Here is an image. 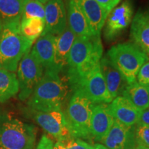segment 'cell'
Wrapping results in <instances>:
<instances>
[{
    "label": "cell",
    "mask_w": 149,
    "mask_h": 149,
    "mask_svg": "<svg viewBox=\"0 0 149 149\" xmlns=\"http://www.w3.org/2000/svg\"><path fill=\"white\" fill-rule=\"evenodd\" d=\"M103 46L100 36L76 37L67 61L68 85L70 87L100 65Z\"/></svg>",
    "instance_id": "obj_1"
},
{
    "label": "cell",
    "mask_w": 149,
    "mask_h": 149,
    "mask_svg": "<svg viewBox=\"0 0 149 149\" xmlns=\"http://www.w3.org/2000/svg\"><path fill=\"white\" fill-rule=\"evenodd\" d=\"M68 85L54 71H45L28 99L29 109L37 111L61 110L68 95Z\"/></svg>",
    "instance_id": "obj_2"
},
{
    "label": "cell",
    "mask_w": 149,
    "mask_h": 149,
    "mask_svg": "<svg viewBox=\"0 0 149 149\" xmlns=\"http://www.w3.org/2000/svg\"><path fill=\"white\" fill-rule=\"evenodd\" d=\"M33 44L22 33L20 22L1 23L0 68L15 72L19 61L31 49Z\"/></svg>",
    "instance_id": "obj_3"
},
{
    "label": "cell",
    "mask_w": 149,
    "mask_h": 149,
    "mask_svg": "<svg viewBox=\"0 0 149 149\" xmlns=\"http://www.w3.org/2000/svg\"><path fill=\"white\" fill-rule=\"evenodd\" d=\"M36 137L34 125L0 113V149H34Z\"/></svg>",
    "instance_id": "obj_4"
},
{
    "label": "cell",
    "mask_w": 149,
    "mask_h": 149,
    "mask_svg": "<svg viewBox=\"0 0 149 149\" xmlns=\"http://www.w3.org/2000/svg\"><path fill=\"white\" fill-rule=\"evenodd\" d=\"M106 55L128 84L136 81L139 69L149 59V56L143 50L131 42L121 43L112 46Z\"/></svg>",
    "instance_id": "obj_5"
},
{
    "label": "cell",
    "mask_w": 149,
    "mask_h": 149,
    "mask_svg": "<svg viewBox=\"0 0 149 149\" xmlns=\"http://www.w3.org/2000/svg\"><path fill=\"white\" fill-rule=\"evenodd\" d=\"M93 104L79 91H73L68 102L65 117L72 138H79L92 143L91 120Z\"/></svg>",
    "instance_id": "obj_6"
},
{
    "label": "cell",
    "mask_w": 149,
    "mask_h": 149,
    "mask_svg": "<svg viewBox=\"0 0 149 149\" xmlns=\"http://www.w3.org/2000/svg\"><path fill=\"white\" fill-rule=\"evenodd\" d=\"M43 75L44 68L30 50L22 57L17 67L19 98L21 101L29 98Z\"/></svg>",
    "instance_id": "obj_7"
},
{
    "label": "cell",
    "mask_w": 149,
    "mask_h": 149,
    "mask_svg": "<svg viewBox=\"0 0 149 149\" xmlns=\"http://www.w3.org/2000/svg\"><path fill=\"white\" fill-rule=\"evenodd\" d=\"M29 114L37 125L57 141L72 138L64 113L61 110L44 112L29 109Z\"/></svg>",
    "instance_id": "obj_8"
},
{
    "label": "cell",
    "mask_w": 149,
    "mask_h": 149,
    "mask_svg": "<svg viewBox=\"0 0 149 149\" xmlns=\"http://www.w3.org/2000/svg\"><path fill=\"white\" fill-rule=\"evenodd\" d=\"M70 88L72 92H81L93 104H109L113 101L108 91L100 65Z\"/></svg>",
    "instance_id": "obj_9"
},
{
    "label": "cell",
    "mask_w": 149,
    "mask_h": 149,
    "mask_svg": "<svg viewBox=\"0 0 149 149\" xmlns=\"http://www.w3.org/2000/svg\"><path fill=\"white\" fill-rule=\"evenodd\" d=\"M133 8L130 0H124L111 11L106 20L104 35L106 40L117 39L126 31L132 22Z\"/></svg>",
    "instance_id": "obj_10"
},
{
    "label": "cell",
    "mask_w": 149,
    "mask_h": 149,
    "mask_svg": "<svg viewBox=\"0 0 149 149\" xmlns=\"http://www.w3.org/2000/svg\"><path fill=\"white\" fill-rule=\"evenodd\" d=\"M45 27L42 35H58L67 27L66 8L63 0H50L44 4Z\"/></svg>",
    "instance_id": "obj_11"
},
{
    "label": "cell",
    "mask_w": 149,
    "mask_h": 149,
    "mask_svg": "<svg viewBox=\"0 0 149 149\" xmlns=\"http://www.w3.org/2000/svg\"><path fill=\"white\" fill-rule=\"evenodd\" d=\"M102 144L109 149H134L137 145L135 126H126L115 120Z\"/></svg>",
    "instance_id": "obj_12"
},
{
    "label": "cell",
    "mask_w": 149,
    "mask_h": 149,
    "mask_svg": "<svg viewBox=\"0 0 149 149\" xmlns=\"http://www.w3.org/2000/svg\"><path fill=\"white\" fill-rule=\"evenodd\" d=\"M108 104H94L91 120V135L93 141L102 143L114 122Z\"/></svg>",
    "instance_id": "obj_13"
},
{
    "label": "cell",
    "mask_w": 149,
    "mask_h": 149,
    "mask_svg": "<svg viewBox=\"0 0 149 149\" xmlns=\"http://www.w3.org/2000/svg\"><path fill=\"white\" fill-rule=\"evenodd\" d=\"M109 109L115 120L128 126H133L139 122L141 112L129 100L122 95L113 99Z\"/></svg>",
    "instance_id": "obj_14"
},
{
    "label": "cell",
    "mask_w": 149,
    "mask_h": 149,
    "mask_svg": "<svg viewBox=\"0 0 149 149\" xmlns=\"http://www.w3.org/2000/svg\"><path fill=\"white\" fill-rule=\"evenodd\" d=\"M55 37L51 33L42 35L31 49L45 71H54Z\"/></svg>",
    "instance_id": "obj_15"
},
{
    "label": "cell",
    "mask_w": 149,
    "mask_h": 149,
    "mask_svg": "<svg viewBox=\"0 0 149 149\" xmlns=\"http://www.w3.org/2000/svg\"><path fill=\"white\" fill-rule=\"evenodd\" d=\"M100 66L112 100L122 95L123 91L128 85V83L107 55L101 59Z\"/></svg>",
    "instance_id": "obj_16"
},
{
    "label": "cell",
    "mask_w": 149,
    "mask_h": 149,
    "mask_svg": "<svg viewBox=\"0 0 149 149\" xmlns=\"http://www.w3.org/2000/svg\"><path fill=\"white\" fill-rule=\"evenodd\" d=\"M78 5L86 18L95 36H100L109 13L99 4L96 0H77Z\"/></svg>",
    "instance_id": "obj_17"
},
{
    "label": "cell",
    "mask_w": 149,
    "mask_h": 149,
    "mask_svg": "<svg viewBox=\"0 0 149 149\" xmlns=\"http://www.w3.org/2000/svg\"><path fill=\"white\" fill-rule=\"evenodd\" d=\"M68 27L78 37L93 36L86 18L78 5L77 0H68L67 2Z\"/></svg>",
    "instance_id": "obj_18"
},
{
    "label": "cell",
    "mask_w": 149,
    "mask_h": 149,
    "mask_svg": "<svg viewBox=\"0 0 149 149\" xmlns=\"http://www.w3.org/2000/svg\"><path fill=\"white\" fill-rule=\"evenodd\" d=\"M130 38L134 44L149 55V12L138 11L132 19Z\"/></svg>",
    "instance_id": "obj_19"
},
{
    "label": "cell",
    "mask_w": 149,
    "mask_h": 149,
    "mask_svg": "<svg viewBox=\"0 0 149 149\" xmlns=\"http://www.w3.org/2000/svg\"><path fill=\"white\" fill-rule=\"evenodd\" d=\"M76 36L67 26L61 34L55 37L54 71L59 73L66 67L68 57Z\"/></svg>",
    "instance_id": "obj_20"
},
{
    "label": "cell",
    "mask_w": 149,
    "mask_h": 149,
    "mask_svg": "<svg viewBox=\"0 0 149 149\" xmlns=\"http://www.w3.org/2000/svg\"><path fill=\"white\" fill-rule=\"evenodd\" d=\"M122 96L129 100L140 111L149 107L148 87L139 84L137 81L126 86Z\"/></svg>",
    "instance_id": "obj_21"
},
{
    "label": "cell",
    "mask_w": 149,
    "mask_h": 149,
    "mask_svg": "<svg viewBox=\"0 0 149 149\" xmlns=\"http://www.w3.org/2000/svg\"><path fill=\"white\" fill-rule=\"evenodd\" d=\"M19 91L17 76L14 72L0 68V102L3 103Z\"/></svg>",
    "instance_id": "obj_22"
},
{
    "label": "cell",
    "mask_w": 149,
    "mask_h": 149,
    "mask_svg": "<svg viewBox=\"0 0 149 149\" xmlns=\"http://www.w3.org/2000/svg\"><path fill=\"white\" fill-rule=\"evenodd\" d=\"M26 0H0V22L21 21Z\"/></svg>",
    "instance_id": "obj_23"
},
{
    "label": "cell",
    "mask_w": 149,
    "mask_h": 149,
    "mask_svg": "<svg viewBox=\"0 0 149 149\" xmlns=\"http://www.w3.org/2000/svg\"><path fill=\"white\" fill-rule=\"evenodd\" d=\"M45 22L40 18L21 19L20 28L22 33L26 38L34 42L44 32Z\"/></svg>",
    "instance_id": "obj_24"
},
{
    "label": "cell",
    "mask_w": 149,
    "mask_h": 149,
    "mask_svg": "<svg viewBox=\"0 0 149 149\" xmlns=\"http://www.w3.org/2000/svg\"><path fill=\"white\" fill-rule=\"evenodd\" d=\"M22 18H40L44 20V5L37 0H26L24 7Z\"/></svg>",
    "instance_id": "obj_25"
},
{
    "label": "cell",
    "mask_w": 149,
    "mask_h": 149,
    "mask_svg": "<svg viewBox=\"0 0 149 149\" xmlns=\"http://www.w3.org/2000/svg\"><path fill=\"white\" fill-rule=\"evenodd\" d=\"M55 149H93V145L81 139L71 138L66 141H56Z\"/></svg>",
    "instance_id": "obj_26"
},
{
    "label": "cell",
    "mask_w": 149,
    "mask_h": 149,
    "mask_svg": "<svg viewBox=\"0 0 149 149\" xmlns=\"http://www.w3.org/2000/svg\"><path fill=\"white\" fill-rule=\"evenodd\" d=\"M135 135L137 144L149 148V126L137 123L135 125Z\"/></svg>",
    "instance_id": "obj_27"
},
{
    "label": "cell",
    "mask_w": 149,
    "mask_h": 149,
    "mask_svg": "<svg viewBox=\"0 0 149 149\" xmlns=\"http://www.w3.org/2000/svg\"><path fill=\"white\" fill-rule=\"evenodd\" d=\"M136 81L139 84L149 87V59L142 65V66L139 69L137 78H136Z\"/></svg>",
    "instance_id": "obj_28"
},
{
    "label": "cell",
    "mask_w": 149,
    "mask_h": 149,
    "mask_svg": "<svg viewBox=\"0 0 149 149\" xmlns=\"http://www.w3.org/2000/svg\"><path fill=\"white\" fill-rule=\"evenodd\" d=\"M54 143L51 138L46 134L42 135L35 149H53Z\"/></svg>",
    "instance_id": "obj_29"
},
{
    "label": "cell",
    "mask_w": 149,
    "mask_h": 149,
    "mask_svg": "<svg viewBox=\"0 0 149 149\" xmlns=\"http://www.w3.org/2000/svg\"><path fill=\"white\" fill-rule=\"evenodd\" d=\"M96 1L104 10L110 13L111 11L119 4L121 0H96Z\"/></svg>",
    "instance_id": "obj_30"
},
{
    "label": "cell",
    "mask_w": 149,
    "mask_h": 149,
    "mask_svg": "<svg viewBox=\"0 0 149 149\" xmlns=\"http://www.w3.org/2000/svg\"><path fill=\"white\" fill-rule=\"evenodd\" d=\"M138 123L149 126V107L141 112Z\"/></svg>",
    "instance_id": "obj_31"
},
{
    "label": "cell",
    "mask_w": 149,
    "mask_h": 149,
    "mask_svg": "<svg viewBox=\"0 0 149 149\" xmlns=\"http://www.w3.org/2000/svg\"><path fill=\"white\" fill-rule=\"evenodd\" d=\"M93 149H109L102 144L95 143L93 144Z\"/></svg>",
    "instance_id": "obj_32"
},
{
    "label": "cell",
    "mask_w": 149,
    "mask_h": 149,
    "mask_svg": "<svg viewBox=\"0 0 149 149\" xmlns=\"http://www.w3.org/2000/svg\"><path fill=\"white\" fill-rule=\"evenodd\" d=\"M134 149H149L148 147H146V146H142V145H139V144H137V146H135V148Z\"/></svg>",
    "instance_id": "obj_33"
},
{
    "label": "cell",
    "mask_w": 149,
    "mask_h": 149,
    "mask_svg": "<svg viewBox=\"0 0 149 149\" xmlns=\"http://www.w3.org/2000/svg\"><path fill=\"white\" fill-rule=\"evenodd\" d=\"M37 1H39L40 2H41L42 3H43V4H46V3L48 2V1H49L50 0H37Z\"/></svg>",
    "instance_id": "obj_34"
},
{
    "label": "cell",
    "mask_w": 149,
    "mask_h": 149,
    "mask_svg": "<svg viewBox=\"0 0 149 149\" xmlns=\"http://www.w3.org/2000/svg\"><path fill=\"white\" fill-rule=\"evenodd\" d=\"M0 29H1V22H0Z\"/></svg>",
    "instance_id": "obj_35"
},
{
    "label": "cell",
    "mask_w": 149,
    "mask_h": 149,
    "mask_svg": "<svg viewBox=\"0 0 149 149\" xmlns=\"http://www.w3.org/2000/svg\"><path fill=\"white\" fill-rule=\"evenodd\" d=\"M148 93H149V87H148Z\"/></svg>",
    "instance_id": "obj_36"
},
{
    "label": "cell",
    "mask_w": 149,
    "mask_h": 149,
    "mask_svg": "<svg viewBox=\"0 0 149 149\" xmlns=\"http://www.w3.org/2000/svg\"><path fill=\"white\" fill-rule=\"evenodd\" d=\"M53 149H55V148H53Z\"/></svg>",
    "instance_id": "obj_37"
},
{
    "label": "cell",
    "mask_w": 149,
    "mask_h": 149,
    "mask_svg": "<svg viewBox=\"0 0 149 149\" xmlns=\"http://www.w3.org/2000/svg\"><path fill=\"white\" fill-rule=\"evenodd\" d=\"M148 56H149V55H148Z\"/></svg>",
    "instance_id": "obj_38"
}]
</instances>
